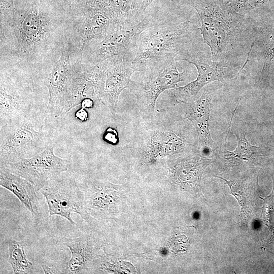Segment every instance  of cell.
I'll return each mask as SVG.
<instances>
[{
    "label": "cell",
    "mask_w": 274,
    "mask_h": 274,
    "mask_svg": "<svg viewBox=\"0 0 274 274\" xmlns=\"http://www.w3.org/2000/svg\"><path fill=\"white\" fill-rule=\"evenodd\" d=\"M154 0H142L140 11L144 14L146 9Z\"/></svg>",
    "instance_id": "4316f807"
},
{
    "label": "cell",
    "mask_w": 274,
    "mask_h": 274,
    "mask_svg": "<svg viewBox=\"0 0 274 274\" xmlns=\"http://www.w3.org/2000/svg\"><path fill=\"white\" fill-rule=\"evenodd\" d=\"M197 25L190 20L155 21L140 35L132 64L143 77L153 76L171 62L194 42Z\"/></svg>",
    "instance_id": "7a4b0ae2"
},
{
    "label": "cell",
    "mask_w": 274,
    "mask_h": 274,
    "mask_svg": "<svg viewBox=\"0 0 274 274\" xmlns=\"http://www.w3.org/2000/svg\"><path fill=\"white\" fill-rule=\"evenodd\" d=\"M9 251V262L14 273H32L33 266L27 258L23 244L15 240L7 242Z\"/></svg>",
    "instance_id": "ac0fdd59"
},
{
    "label": "cell",
    "mask_w": 274,
    "mask_h": 274,
    "mask_svg": "<svg viewBox=\"0 0 274 274\" xmlns=\"http://www.w3.org/2000/svg\"><path fill=\"white\" fill-rule=\"evenodd\" d=\"M134 57L133 54L114 56L95 67L92 80L98 100L112 112L117 109L121 92L134 86L131 78L135 72L132 64Z\"/></svg>",
    "instance_id": "5b68a950"
},
{
    "label": "cell",
    "mask_w": 274,
    "mask_h": 274,
    "mask_svg": "<svg viewBox=\"0 0 274 274\" xmlns=\"http://www.w3.org/2000/svg\"><path fill=\"white\" fill-rule=\"evenodd\" d=\"M27 104L8 82L1 84V124L14 121L26 117Z\"/></svg>",
    "instance_id": "2e32d148"
},
{
    "label": "cell",
    "mask_w": 274,
    "mask_h": 274,
    "mask_svg": "<svg viewBox=\"0 0 274 274\" xmlns=\"http://www.w3.org/2000/svg\"><path fill=\"white\" fill-rule=\"evenodd\" d=\"M0 185L15 195L30 212L33 223L38 225L44 217L43 211L35 187L5 166L0 167Z\"/></svg>",
    "instance_id": "7c38bea8"
},
{
    "label": "cell",
    "mask_w": 274,
    "mask_h": 274,
    "mask_svg": "<svg viewBox=\"0 0 274 274\" xmlns=\"http://www.w3.org/2000/svg\"><path fill=\"white\" fill-rule=\"evenodd\" d=\"M94 100L93 98L85 97L82 99L80 105L83 109H91L94 106Z\"/></svg>",
    "instance_id": "cb8c5ba5"
},
{
    "label": "cell",
    "mask_w": 274,
    "mask_h": 274,
    "mask_svg": "<svg viewBox=\"0 0 274 274\" xmlns=\"http://www.w3.org/2000/svg\"><path fill=\"white\" fill-rule=\"evenodd\" d=\"M201 44L193 43L177 56V61H185L197 68L196 79L184 86H177L173 89L175 100L179 102L193 101L199 91L212 81L231 76L233 70L231 62L213 60L211 55Z\"/></svg>",
    "instance_id": "3957f363"
},
{
    "label": "cell",
    "mask_w": 274,
    "mask_h": 274,
    "mask_svg": "<svg viewBox=\"0 0 274 274\" xmlns=\"http://www.w3.org/2000/svg\"><path fill=\"white\" fill-rule=\"evenodd\" d=\"M68 59L63 51L45 80L49 98L45 113L55 117L65 115L80 104L76 90L71 85Z\"/></svg>",
    "instance_id": "30bf717a"
},
{
    "label": "cell",
    "mask_w": 274,
    "mask_h": 274,
    "mask_svg": "<svg viewBox=\"0 0 274 274\" xmlns=\"http://www.w3.org/2000/svg\"><path fill=\"white\" fill-rule=\"evenodd\" d=\"M76 117L82 122L86 121L88 119V114L85 109L81 108L78 110L76 114Z\"/></svg>",
    "instance_id": "d4e9b609"
},
{
    "label": "cell",
    "mask_w": 274,
    "mask_h": 274,
    "mask_svg": "<svg viewBox=\"0 0 274 274\" xmlns=\"http://www.w3.org/2000/svg\"><path fill=\"white\" fill-rule=\"evenodd\" d=\"M142 132L134 149L144 164H152L158 158L181 152L185 147L184 139L170 127L166 117L149 121Z\"/></svg>",
    "instance_id": "8992f818"
},
{
    "label": "cell",
    "mask_w": 274,
    "mask_h": 274,
    "mask_svg": "<svg viewBox=\"0 0 274 274\" xmlns=\"http://www.w3.org/2000/svg\"><path fill=\"white\" fill-rule=\"evenodd\" d=\"M42 269L45 273H63L60 270H59L56 267L52 266L51 267L46 264L42 265Z\"/></svg>",
    "instance_id": "484cf974"
},
{
    "label": "cell",
    "mask_w": 274,
    "mask_h": 274,
    "mask_svg": "<svg viewBox=\"0 0 274 274\" xmlns=\"http://www.w3.org/2000/svg\"><path fill=\"white\" fill-rule=\"evenodd\" d=\"M65 1H71L72 0H64Z\"/></svg>",
    "instance_id": "83f0119b"
},
{
    "label": "cell",
    "mask_w": 274,
    "mask_h": 274,
    "mask_svg": "<svg viewBox=\"0 0 274 274\" xmlns=\"http://www.w3.org/2000/svg\"><path fill=\"white\" fill-rule=\"evenodd\" d=\"M264 62L262 70V80L268 74L271 63L274 59V29L265 32L262 37Z\"/></svg>",
    "instance_id": "d6986e66"
},
{
    "label": "cell",
    "mask_w": 274,
    "mask_h": 274,
    "mask_svg": "<svg viewBox=\"0 0 274 274\" xmlns=\"http://www.w3.org/2000/svg\"><path fill=\"white\" fill-rule=\"evenodd\" d=\"M200 20L203 43L213 60L231 62L245 54L253 38L245 15L230 10L222 0H192Z\"/></svg>",
    "instance_id": "6da1fadb"
},
{
    "label": "cell",
    "mask_w": 274,
    "mask_h": 274,
    "mask_svg": "<svg viewBox=\"0 0 274 274\" xmlns=\"http://www.w3.org/2000/svg\"><path fill=\"white\" fill-rule=\"evenodd\" d=\"M1 165L31 157L48 146L42 129L27 117L1 124Z\"/></svg>",
    "instance_id": "277c9868"
},
{
    "label": "cell",
    "mask_w": 274,
    "mask_h": 274,
    "mask_svg": "<svg viewBox=\"0 0 274 274\" xmlns=\"http://www.w3.org/2000/svg\"><path fill=\"white\" fill-rule=\"evenodd\" d=\"M153 18L149 15L138 23L126 25L117 23L108 34L96 45L93 55L95 63H101L111 57L133 54L135 56L140 34L151 24Z\"/></svg>",
    "instance_id": "8fae6325"
},
{
    "label": "cell",
    "mask_w": 274,
    "mask_h": 274,
    "mask_svg": "<svg viewBox=\"0 0 274 274\" xmlns=\"http://www.w3.org/2000/svg\"><path fill=\"white\" fill-rule=\"evenodd\" d=\"M216 177L224 180L228 184L232 194L236 198L241 208L240 216L246 219L250 213V207L242 186L238 183L228 181L219 176Z\"/></svg>",
    "instance_id": "44dd1931"
},
{
    "label": "cell",
    "mask_w": 274,
    "mask_h": 274,
    "mask_svg": "<svg viewBox=\"0 0 274 274\" xmlns=\"http://www.w3.org/2000/svg\"><path fill=\"white\" fill-rule=\"evenodd\" d=\"M103 137L104 140L110 144L115 145L118 141L117 132L114 128H107L104 134Z\"/></svg>",
    "instance_id": "603a6c76"
},
{
    "label": "cell",
    "mask_w": 274,
    "mask_h": 274,
    "mask_svg": "<svg viewBox=\"0 0 274 274\" xmlns=\"http://www.w3.org/2000/svg\"><path fill=\"white\" fill-rule=\"evenodd\" d=\"M105 3L119 24H134L145 16L141 12V4L137 0H105Z\"/></svg>",
    "instance_id": "e0dca14e"
},
{
    "label": "cell",
    "mask_w": 274,
    "mask_h": 274,
    "mask_svg": "<svg viewBox=\"0 0 274 274\" xmlns=\"http://www.w3.org/2000/svg\"><path fill=\"white\" fill-rule=\"evenodd\" d=\"M268 0H227L226 5L233 12L245 15L252 10L257 8Z\"/></svg>",
    "instance_id": "7402d4cb"
},
{
    "label": "cell",
    "mask_w": 274,
    "mask_h": 274,
    "mask_svg": "<svg viewBox=\"0 0 274 274\" xmlns=\"http://www.w3.org/2000/svg\"><path fill=\"white\" fill-rule=\"evenodd\" d=\"M71 162L54 153V147L49 145L41 153L5 166L12 173L26 179L40 191L51 180L67 171Z\"/></svg>",
    "instance_id": "ba28073f"
},
{
    "label": "cell",
    "mask_w": 274,
    "mask_h": 274,
    "mask_svg": "<svg viewBox=\"0 0 274 274\" xmlns=\"http://www.w3.org/2000/svg\"><path fill=\"white\" fill-rule=\"evenodd\" d=\"M238 145L236 149L230 152L224 148V155L226 159L239 158L244 160H248L252 155L257 147L251 145L246 139L244 134L237 136Z\"/></svg>",
    "instance_id": "ffe728a7"
},
{
    "label": "cell",
    "mask_w": 274,
    "mask_h": 274,
    "mask_svg": "<svg viewBox=\"0 0 274 274\" xmlns=\"http://www.w3.org/2000/svg\"><path fill=\"white\" fill-rule=\"evenodd\" d=\"M178 61L174 60L153 76L143 77L135 82L130 90L134 94L139 111L143 118L150 121L154 118L156 102L159 95L165 90L173 89L186 80V71L178 70Z\"/></svg>",
    "instance_id": "9c48e42d"
},
{
    "label": "cell",
    "mask_w": 274,
    "mask_h": 274,
    "mask_svg": "<svg viewBox=\"0 0 274 274\" xmlns=\"http://www.w3.org/2000/svg\"><path fill=\"white\" fill-rule=\"evenodd\" d=\"M61 174L40 191L46 200L49 217L60 216L75 225L76 223L71 217L72 213L78 214L84 220L87 218L83 192L74 179Z\"/></svg>",
    "instance_id": "52a82bcc"
},
{
    "label": "cell",
    "mask_w": 274,
    "mask_h": 274,
    "mask_svg": "<svg viewBox=\"0 0 274 274\" xmlns=\"http://www.w3.org/2000/svg\"><path fill=\"white\" fill-rule=\"evenodd\" d=\"M222 1H227V0H222Z\"/></svg>",
    "instance_id": "f1b7e54d"
},
{
    "label": "cell",
    "mask_w": 274,
    "mask_h": 274,
    "mask_svg": "<svg viewBox=\"0 0 274 274\" xmlns=\"http://www.w3.org/2000/svg\"><path fill=\"white\" fill-rule=\"evenodd\" d=\"M60 242L71 251V257L66 262L64 273H84L92 258L93 247L90 238L86 235L75 238L63 237Z\"/></svg>",
    "instance_id": "9a60e30c"
},
{
    "label": "cell",
    "mask_w": 274,
    "mask_h": 274,
    "mask_svg": "<svg viewBox=\"0 0 274 274\" xmlns=\"http://www.w3.org/2000/svg\"><path fill=\"white\" fill-rule=\"evenodd\" d=\"M116 186L109 182L90 180L83 191L86 211L99 217H108L113 213L117 201Z\"/></svg>",
    "instance_id": "4fadbf2b"
},
{
    "label": "cell",
    "mask_w": 274,
    "mask_h": 274,
    "mask_svg": "<svg viewBox=\"0 0 274 274\" xmlns=\"http://www.w3.org/2000/svg\"><path fill=\"white\" fill-rule=\"evenodd\" d=\"M211 99V93L204 90L197 100L182 102L185 105L186 117L192 123L197 132L199 142L204 147H210L213 142L209 123Z\"/></svg>",
    "instance_id": "5bb4252c"
}]
</instances>
